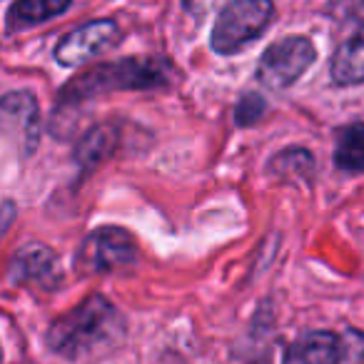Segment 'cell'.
Returning <instances> with one entry per match:
<instances>
[{"instance_id":"obj_1","label":"cell","mask_w":364,"mask_h":364,"mask_svg":"<svg viewBox=\"0 0 364 364\" xmlns=\"http://www.w3.org/2000/svg\"><path fill=\"white\" fill-rule=\"evenodd\" d=\"M125 332V317L120 309L102 294H90L85 302L50 324L46 342L53 352L70 362H92L120 347Z\"/></svg>"},{"instance_id":"obj_2","label":"cell","mask_w":364,"mask_h":364,"mask_svg":"<svg viewBox=\"0 0 364 364\" xmlns=\"http://www.w3.org/2000/svg\"><path fill=\"white\" fill-rule=\"evenodd\" d=\"M167 82L165 65L157 60H140V58H125L117 63H100L82 75L73 77L60 92V102H85L95 95L112 90H147L160 87Z\"/></svg>"},{"instance_id":"obj_3","label":"cell","mask_w":364,"mask_h":364,"mask_svg":"<svg viewBox=\"0 0 364 364\" xmlns=\"http://www.w3.org/2000/svg\"><path fill=\"white\" fill-rule=\"evenodd\" d=\"M274 6L267 0H232L220 11L213 26V50L220 55H235L240 48L257 41L269 26Z\"/></svg>"},{"instance_id":"obj_4","label":"cell","mask_w":364,"mask_h":364,"mask_svg":"<svg viewBox=\"0 0 364 364\" xmlns=\"http://www.w3.org/2000/svg\"><path fill=\"white\" fill-rule=\"evenodd\" d=\"M137 262L135 240L127 230L107 225L97 228L77 247L75 264L82 274H112Z\"/></svg>"},{"instance_id":"obj_5","label":"cell","mask_w":364,"mask_h":364,"mask_svg":"<svg viewBox=\"0 0 364 364\" xmlns=\"http://www.w3.org/2000/svg\"><path fill=\"white\" fill-rule=\"evenodd\" d=\"M317 60V48L304 36H287L272 43L262 53L257 65V80L267 90H287Z\"/></svg>"},{"instance_id":"obj_6","label":"cell","mask_w":364,"mask_h":364,"mask_svg":"<svg viewBox=\"0 0 364 364\" xmlns=\"http://www.w3.org/2000/svg\"><path fill=\"white\" fill-rule=\"evenodd\" d=\"M120 38L115 21H90L65 33L55 46V63L63 68H77L110 50Z\"/></svg>"},{"instance_id":"obj_7","label":"cell","mask_w":364,"mask_h":364,"mask_svg":"<svg viewBox=\"0 0 364 364\" xmlns=\"http://www.w3.org/2000/svg\"><path fill=\"white\" fill-rule=\"evenodd\" d=\"M3 137L18 147L21 155H31L41 140V110L31 90H13L3 97Z\"/></svg>"},{"instance_id":"obj_8","label":"cell","mask_w":364,"mask_h":364,"mask_svg":"<svg viewBox=\"0 0 364 364\" xmlns=\"http://www.w3.org/2000/svg\"><path fill=\"white\" fill-rule=\"evenodd\" d=\"M11 279L53 292L63 282V269L60 262H58V255L43 242L23 245L11 259Z\"/></svg>"},{"instance_id":"obj_9","label":"cell","mask_w":364,"mask_h":364,"mask_svg":"<svg viewBox=\"0 0 364 364\" xmlns=\"http://www.w3.org/2000/svg\"><path fill=\"white\" fill-rule=\"evenodd\" d=\"M342 339L334 332H307L294 339L284 352L282 364H339Z\"/></svg>"},{"instance_id":"obj_10","label":"cell","mask_w":364,"mask_h":364,"mask_svg":"<svg viewBox=\"0 0 364 364\" xmlns=\"http://www.w3.org/2000/svg\"><path fill=\"white\" fill-rule=\"evenodd\" d=\"M117 142H120V125L117 122H102L85 132L75 145V162L80 170H92L102 160L115 152Z\"/></svg>"},{"instance_id":"obj_11","label":"cell","mask_w":364,"mask_h":364,"mask_svg":"<svg viewBox=\"0 0 364 364\" xmlns=\"http://www.w3.org/2000/svg\"><path fill=\"white\" fill-rule=\"evenodd\" d=\"M332 80L337 85H359L364 82V23L334 50Z\"/></svg>"},{"instance_id":"obj_12","label":"cell","mask_w":364,"mask_h":364,"mask_svg":"<svg viewBox=\"0 0 364 364\" xmlns=\"http://www.w3.org/2000/svg\"><path fill=\"white\" fill-rule=\"evenodd\" d=\"M269 175L282 182H312L314 157L304 147H287L269 160Z\"/></svg>"},{"instance_id":"obj_13","label":"cell","mask_w":364,"mask_h":364,"mask_svg":"<svg viewBox=\"0 0 364 364\" xmlns=\"http://www.w3.org/2000/svg\"><path fill=\"white\" fill-rule=\"evenodd\" d=\"M334 165L347 172L364 170V122H349L342 127L334 145Z\"/></svg>"},{"instance_id":"obj_14","label":"cell","mask_w":364,"mask_h":364,"mask_svg":"<svg viewBox=\"0 0 364 364\" xmlns=\"http://www.w3.org/2000/svg\"><path fill=\"white\" fill-rule=\"evenodd\" d=\"M70 8L68 0H23L8 11V28H28L46 23Z\"/></svg>"},{"instance_id":"obj_15","label":"cell","mask_w":364,"mask_h":364,"mask_svg":"<svg viewBox=\"0 0 364 364\" xmlns=\"http://www.w3.org/2000/svg\"><path fill=\"white\" fill-rule=\"evenodd\" d=\"M264 110H267V105H264V100L257 92H245V95L240 97L237 107H235V120H237L240 127L255 125V122L264 115Z\"/></svg>"}]
</instances>
